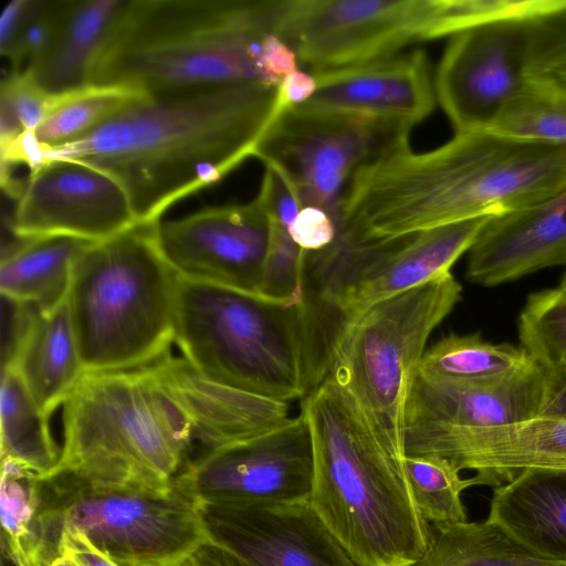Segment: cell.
Returning <instances> with one entry per match:
<instances>
[{
	"instance_id": "1",
	"label": "cell",
	"mask_w": 566,
	"mask_h": 566,
	"mask_svg": "<svg viewBox=\"0 0 566 566\" xmlns=\"http://www.w3.org/2000/svg\"><path fill=\"white\" fill-rule=\"evenodd\" d=\"M276 92L244 83L151 94L81 138L39 149L40 166L69 160L105 171L124 187L138 223L159 222L254 155L282 113Z\"/></svg>"
},
{
	"instance_id": "2",
	"label": "cell",
	"mask_w": 566,
	"mask_h": 566,
	"mask_svg": "<svg viewBox=\"0 0 566 566\" xmlns=\"http://www.w3.org/2000/svg\"><path fill=\"white\" fill-rule=\"evenodd\" d=\"M566 186V145L489 129L455 133L440 147L410 146L360 167L340 205L360 242L392 241L461 220L532 206Z\"/></svg>"
},
{
	"instance_id": "3",
	"label": "cell",
	"mask_w": 566,
	"mask_h": 566,
	"mask_svg": "<svg viewBox=\"0 0 566 566\" xmlns=\"http://www.w3.org/2000/svg\"><path fill=\"white\" fill-rule=\"evenodd\" d=\"M314 476L310 504L360 566H410L426 551L406 457L386 447L350 394L327 377L302 399Z\"/></svg>"
},
{
	"instance_id": "4",
	"label": "cell",
	"mask_w": 566,
	"mask_h": 566,
	"mask_svg": "<svg viewBox=\"0 0 566 566\" xmlns=\"http://www.w3.org/2000/svg\"><path fill=\"white\" fill-rule=\"evenodd\" d=\"M268 7L253 0H124L90 84H127L149 94L275 86L263 67V41L272 33Z\"/></svg>"
},
{
	"instance_id": "5",
	"label": "cell",
	"mask_w": 566,
	"mask_h": 566,
	"mask_svg": "<svg viewBox=\"0 0 566 566\" xmlns=\"http://www.w3.org/2000/svg\"><path fill=\"white\" fill-rule=\"evenodd\" d=\"M63 436L49 476L160 489L186 464L195 432L179 399L148 365L85 373L63 405Z\"/></svg>"
},
{
	"instance_id": "6",
	"label": "cell",
	"mask_w": 566,
	"mask_h": 566,
	"mask_svg": "<svg viewBox=\"0 0 566 566\" xmlns=\"http://www.w3.org/2000/svg\"><path fill=\"white\" fill-rule=\"evenodd\" d=\"M159 222L93 242L74 264L66 298L85 373L148 366L175 342L178 275L159 248Z\"/></svg>"
},
{
	"instance_id": "7",
	"label": "cell",
	"mask_w": 566,
	"mask_h": 566,
	"mask_svg": "<svg viewBox=\"0 0 566 566\" xmlns=\"http://www.w3.org/2000/svg\"><path fill=\"white\" fill-rule=\"evenodd\" d=\"M175 343L195 370L219 384L287 403L310 394L304 302L178 276Z\"/></svg>"
},
{
	"instance_id": "8",
	"label": "cell",
	"mask_w": 566,
	"mask_h": 566,
	"mask_svg": "<svg viewBox=\"0 0 566 566\" xmlns=\"http://www.w3.org/2000/svg\"><path fill=\"white\" fill-rule=\"evenodd\" d=\"M451 272L380 301L342 331L329 374L354 398L375 436L406 455L403 427L410 385L433 329L461 298Z\"/></svg>"
},
{
	"instance_id": "9",
	"label": "cell",
	"mask_w": 566,
	"mask_h": 566,
	"mask_svg": "<svg viewBox=\"0 0 566 566\" xmlns=\"http://www.w3.org/2000/svg\"><path fill=\"white\" fill-rule=\"evenodd\" d=\"M41 480L43 517L57 547L63 530L74 528L120 566H182L208 542L197 502L175 481L155 489L69 474Z\"/></svg>"
},
{
	"instance_id": "10",
	"label": "cell",
	"mask_w": 566,
	"mask_h": 566,
	"mask_svg": "<svg viewBox=\"0 0 566 566\" xmlns=\"http://www.w3.org/2000/svg\"><path fill=\"white\" fill-rule=\"evenodd\" d=\"M438 0L269 1L270 31L311 73L384 60L431 40Z\"/></svg>"
},
{
	"instance_id": "11",
	"label": "cell",
	"mask_w": 566,
	"mask_h": 566,
	"mask_svg": "<svg viewBox=\"0 0 566 566\" xmlns=\"http://www.w3.org/2000/svg\"><path fill=\"white\" fill-rule=\"evenodd\" d=\"M410 130L294 106L271 123L253 156L285 176L303 207H318L340 226L342 200L355 172L385 154L409 146Z\"/></svg>"
},
{
	"instance_id": "12",
	"label": "cell",
	"mask_w": 566,
	"mask_h": 566,
	"mask_svg": "<svg viewBox=\"0 0 566 566\" xmlns=\"http://www.w3.org/2000/svg\"><path fill=\"white\" fill-rule=\"evenodd\" d=\"M314 454L302 412L283 424L184 465L175 483L197 504L265 506L308 501Z\"/></svg>"
},
{
	"instance_id": "13",
	"label": "cell",
	"mask_w": 566,
	"mask_h": 566,
	"mask_svg": "<svg viewBox=\"0 0 566 566\" xmlns=\"http://www.w3.org/2000/svg\"><path fill=\"white\" fill-rule=\"evenodd\" d=\"M526 21L492 22L451 36L433 81L455 133L489 129L528 78Z\"/></svg>"
},
{
	"instance_id": "14",
	"label": "cell",
	"mask_w": 566,
	"mask_h": 566,
	"mask_svg": "<svg viewBox=\"0 0 566 566\" xmlns=\"http://www.w3.org/2000/svg\"><path fill=\"white\" fill-rule=\"evenodd\" d=\"M270 233V219L256 196L247 203L159 222L157 237L178 276L259 294Z\"/></svg>"
},
{
	"instance_id": "15",
	"label": "cell",
	"mask_w": 566,
	"mask_h": 566,
	"mask_svg": "<svg viewBox=\"0 0 566 566\" xmlns=\"http://www.w3.org/2000/svg\"><path fill=\"white\" fill-rule=\"evenodd\" d=\"M137 223L127 192L113 176L81 163L50 160L30 172L12 231L22 240L64 235L99 242Z\"/></svg>"
},
{
	"instance_id": "16",
	"label": "cell",
	"mask_w": 566,
	"mask_h": 566,
	"mask_svg": "<svg viewBox=\"0 0 566 566\" xmlns=\"http://www.w3.org/2000/svg\"><path fill=\"white\" fill-rule=\"evenodd\" d=\"M198 509L208 541L248 566H360L308 501Z\"/></svg>"
},
{
	"instance_id": "17",
	"label": "cell",
	"mask_w": 566,
	"mask_h": 566,
	"mask_svg": "<svg viewBox=\"0 0 566 566\" xmlns=\"http://www.w3.org/2000/svg\"><path fill=\"white\" fill-rule=\"evenodd\" d=\"M406 455H438L499 486L526 469H566V419L535 417L491 427L406 423Z\"/></svg>"
},
{
	"instance_id": "18",
	"label": "cell",
	"mask_w": 566,
	"mask_h": 566,
	"mask_svg": "<svg viewBox=\"0 0 566 566\" xmlns=\"http://www.w3.org/2000/svg\"><path fill=\"white\" fill-rule=\"evenodd\" d=\"M316 91L296 107L390 123L412 129L436 106L430 62L423 50L312 73Z\"/></svg>"
},
{
	"instance_id": "19",
	"label": "cell",
	"mask_w": 566,
	"mask_h": 566,
	"mask_svg": "<svg viewBox=\"0 0 566 566\" xmlns=\"http://www.w3.org/2000/svg\"><path fill=\"white\" fill-rule=\"evenodd\" d=\"M553 386L552 377L536 363L485 381L431 380L417 373L408 392L405 424L491 428L525 421L538 416Z\"/></svg>"
},
{
	"instance_id": "20",
	"label": "cell",
	"mask_w": 566,
	"mask_h": 566,
	"mask_svg": "<svg viewBox=\"0 0 566 566\" xmlns=\"http://www.w3.org/2000/svg\"><path fill=\"white\" fill-rule=\"evenodd\" d=\"M492 217L461 220L389 241L336 300L332 322L338 337L371 305L450 272Z\"/></svg>"
},
{
	"instance_id": "21",
	"label": "cell",
	"mask_w": 566,
	"mask_h": 566,
	"mask_svg": "<svg viewBox=\"0 0 566 566\" xmlns=\"http://www.w3.org/2000/svg\"><path fill=\"white\" fill-rule=\"evenodd\" d=\"M566 266V186L522 209L492 217L468 251L465 277L492 287Z\"/></svg>"
},
{
	"instance_id": "22",
	"label": "cell",
	"mask_w": 566,
	"mask_h": 566,
	"mask_svg": "<svg viewBox=\"0 0 566 566\" xmlns=\"http://www.w3.org/2000/svg\"><path fill=\"white\" fill-rule=\"evenodd\" d=\"M186 409L195 438L208 450L272 430L290 417L289 403L203 377L168 354L150 364Z\"/></svg>"
},
{
	"instance_id": "23",
	"label": "cell",
	"mask_w": 566,
	"mask_h": 566,
	"mask_svg": "<svg viewBox=\"0 0 566 566\" xmlns=\"http://www.w3.org/2000/svg\"><path fill=\"white\" fill-rule=\"evenodd\" d=\"M7 363L49 418L64 405L85 374L66 297L32 308Z\"/></svg>"
},
{
	"instance_id": "24",
	"label": "cell",
	"mask_w": 566,
	"mask_h": 566,
	"mask_svg": "<svg viewBox=\"0 0 566 566\" xmlns=\"http://www.w3.org/2000/svg\"><path fill=\"white\" fill-rule=\"evenodd\" d=\"M486 520L534 555L566 563V469H526L495 486Z\"/></svg>"
},
{
	"instance_id": "25",
	"label": "cell",
	"mask_w": 566,
	"mask_h": 566,
	"mask_svg": "<svg viewBox=\"0 0 566 566\" xmlns=\"http://www.w3.org/2000/svg\"><path fill=\"white\" fill-rule=\"evenodd\" d=\"M91 243L64 235L24 239L2 255V296L38 310L60 303L67 296L76 260Z\"/></svg>"
},
{
	"instance_id": "26",
	"label": "cell",
	"mask_w": 566,
	"mask_h": 566,
	"mask_svg": "<svg viewBox=\"0 0 566 566\" xmlns=\"http://www.w3.org/2000/svg\"><path fill=\"white\" fill-rule=\"evenodd\" d=\"M124 0L74 1L55 44L32 70L38 85L50 95L90 84L94 63Z\"/></svg>"
},
{
	"instance_id": "27",
	"label": "cell",
	"mask_w": 566,
	"mask_h": 566,
	"mask_svg": "<svg viewBox=\"0 0 566 566\" xmlns=\"http://www.w3.org/2000/svg\"><path fill=\"white\" fill-rule=\"evenodd\" d=\"M1 462V554L18 566H51L60 554L43 518L42 480L20 463Z\"/></svg>"
},
{
	"instance_id": "28",
	"label": "cell",
	"mask_w": 566,
	"mask_h": 566,
	"mask_svg": "<svg viewBox=\"0 0 566 566\" xmlns=\"http://www.w3.org/2000/svg\"><path fill=\"white\" fill-rule=\"evenodd\" d=\"M410 566H566L528 552L488 520L429 524L424 553Z\"/></svg>"
},
{
	"instance_id": "29",
	"label": "cell",
	"mask_w": 566,
	"mask_h": 566,
	"mask_svg": "<svg viewBox=\"0 0 566 566\" xmlns=\"http://www.w3.org/2000/svg\"><path fill=\"white\" fill-rule=\"evenodd\" d=\"M1 460L8 459L49 476L57 467L61 449L30 391L11 367H2L0 391Z\"/></svg>"
},
{
	"instance_id": "30",
	"label": "cell",
	"mask_w": 566,
	"mask_h": 566,
	"mask_svg": "<svg viewBox=\"0 0 566 566\" xmlns=\"http://www.w3.org/2000/svg\"><path fill=\"white\" fill-rule=\"evenodd\" d=\"M150 95L127 84H88L51 95L46 114L32 135L34 146L39 153L71 143Z\"/></svg>"
},
{
	"instance_id": "31",
	"label": "cell",
	"mask_w": 566,
	"mask_h": 566,
	"mask_svg": "<svg viewBox=\"0 0 566 566\" xmlns=\"http://www.w3.org/2000/svg\"><path fill=\"white\" fill-rule=\"evenodd\" d=\"M534 364L521 346L493 344L479 333L449 334L426 349L418 373L431 380L485 381L511 376Z\"/></svg>"
},
{
	"instance_id": "32",
	"label": "cell",
	"mask_w": 566,
	"mask_h": 566,
	"mask_svg": "<svg viewBox=\"0 0 566 566\" xmlns=\"http://www.w3.org/2000/svg\"><path fill=\"white\" fill-rule=\"evenodd\" d=\"M489 130L521 140L566 145V86L548 76L530 75Z\"/></svg>"
},
{
	"instance_id": "33",
	"label": "cell",
	"mask_w": 566,
	"mask_h": 566,
	"mask_svg": "<svg viewBox=\"0 0 566 566\" xmlns=\"http://www.w3.org/2000/svg\"><path fill=\"white\" fill-rule=\"evenodd\" d=\"M520 346L555 381L566 376V289L531 293L517 318Z\"/></svg>"
},
{
	"instance_id": "34",
	"label": "cell",
	"mask_w": 566,
	"mask_h": 566,
	"mask_svg": "<svg viewBox=\"0 0 566 566\" xmlns=\"http://www.w3.org/2000/svg\"><path fill=\"white\" fill-rule=\"evenodd\" d=\"M406 471L416 504L429 524L468 522L462 492L481 485L475 478L462 479L460 470L438 455H407Z\"/></svg>"
},
{
	"instance_id": "35",
	"label": "cell",
	"mask_w": 566,
	"mask_h": 566,
	"mask_svg": "<svg viewBox=\"0 0 566 566\" xmlns=\"http://www.w3.org/2000/svg\"><path fill=\"white\" fill-rule=\"evenodd\" d=\"M51 95L31 73H10L0 88V149L32 136L43 120Z\"/></svg>"
},
{
	"instance_id": "36",
	"label": "cell",
	"mask_w": 566,
	"mask_h": 566,
	"mask_svg": "<svg viewBox=\"0 0 566 566\" xmlns=\"http://www.w3.org/2000/svg\"><path fill=\"white\" fill-rule=\"evenodd\" d=\"M73 0H31L25 21L9 62L10 73L34 70L60 36Z\"/></svg>"
},
{
	"instance_id": "37",
	"label": "cell",
	"mask_w": 566,
	"mask_h": 566,
	"mask_svg": "<svg viewBox=\"0 0 566 566\" xmlns=\"http://www.w3.org/2000/svg\"><path fill=\"white\" fill-rule=\"evenodd\" d=\"M526 24L530 75H549L566 67V0H556Z\"/></svg>"
},
{
	"instance_id": "38",
	"label": "cell",
	"mask_w": 566,
	"mask_h": 566,
	"mask_svg": "<svg viewBox=\"0 0 566 566\" xmlns=\"http://www.w3.org/2000/svg\"><path fill=\"white\" fill-rule=\"evenodd\" d=\"M342 229L325 210L305 206L291 224L290 232L304 253L312 254L329 248Z\"/></svg>"
},
{
	"instance_id": "39",
	"label": "cell",
	"mask_w": 566,
	"mask_h": 566,
	"mask_svg": "<svg viewBox=\"0 0 566 566\" xmlns=\"http://www.w3.org/2000/svg\"><path fill=\"white\" fill-rule=\"evenodd\" d=\"M59 549L75 566H120L74 528L63 530Z\"/></svg>"
},
{
	"instance_id": "40",
	"label": "cell",
	"mask_w": 566,
	"mask_h": 566,
	"mask_svg": "<svg viewBox=\"0 0 566 566\" xmlns=\"http://www.w3.org/2000/svg\"><path fill=\"white\" fill-rule=\"evenodd\" d=\"M298 59L291 46L273 33L263 41V67L275 86L283 77L298 70Z\"/></svg>"
},
{
	"instance_id": "41",
	"label": "cell",
	"mask_w": 566,
	"mask_h": 566,
	"mask_svg": "<svg viewBox=\"0 0 566 566\" xmlns=\"http://www.w3.org/2000/svg\"><path fill=\"white\" fill-rule=\"evenodd\" d=\"M316 91V81L311 72L294 71L282 78L277 85L276 105L280 111L301 105Z\"/></svg>"
},
{
	"instance_id": "42",
	"label": "cell",
	"mask_w": 566,
	"mask_h": 566,
	"mask_svg": "<svg viewBox=\"0 0 566 566\" xmlns=\"http://www.w3.org/2000/svg\"><path fill=\"white\" fill-rule=\"evenodd\" d=\"M30 6L31 0H12L2 10L0 17V53L8 60L13 52Z\"/></svg>"
},
{
	"instance_id": "43",
	"label": "cell",
	"mask_w": 566,
	"mask_h": 566,
	"mask_svg": "<svg viewBox=\"0 0 566 566\" xmlns=\"http://www.w3.org/2000/svg\"><path fill=\"white\" fill-rule=\"evenodd\" d=\"M182 566H248L227 549L207 542Z\"/></svg>"
},
{
	"instance_id": "44",
	"label": "cell",
	"mask_w": 566,
	"mask_h": 566,
	"mask_svg": "<svg viewBox=\"0 0 566 566\" xmlns=\"http://www.w3.org/2000/svg\"><path fill=\"white\" fill-rule=\"evenodd\" d=\"M537 417L566 419V376L555 381Z\"/></svg>"
},
{
	"instance_id": "45",
	"label": "cell",
	"mask_w": 566,
	"mask_h": 566,
	"mask_svg": "<svg viewBox=\"0 0 566 566\" xmlns=\"http://www.w3.org/2000/svg\"><path fill=\"white\" fill-rule=\"evenodd\" d=\"M542 76H548L553 78L554 81L558 82L559 84L566 86V67L558 70L549 75H542Z\"/></svg>"
},
{
	"instance_id": "46",
	"label": "cell",
	"mask_w": 566,
	"mask_h": 566,
	"mask_svg": "<svg viewBox=\"0 0 566 566\" xmlns=\"http://www.w3.org/2000/svg\"><path fill=\"white\" fill-rule=\"evenodd\" d=\"M51 566H75L71 560L66 559L63 556L56 558Z\"/></svg>"
},
{
	"instance_id": "47",
	"label": "cell",
	"mask_w": 566,
	"mask_h": 566,
	"mask_svg": "<svg viewBox=\"0 0 566 566\" xmlns=\"http://www.w3.org/2000/svg\"><path fill=\"white\" fill-rule=\"evenodd\" d=\"M1 566H18L10 557L1 554Z\"/></svg>"
},
{
	"instance_id": "48",
	"label": "cell",
	"mask_w": 566,
	"mask_h": 566,
	"mask_svg": "<svg viewBox=\"0 0 566 566\" xmlns=\"http://www.w3.org/2000/svg\"><path fill=\"white\" fill-rule=\"evenodd\" d=\"M559 286L566 289V270H565L564 274L562 275Z\"/></svg>"
}]
</instances>
